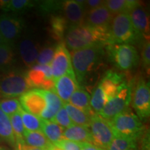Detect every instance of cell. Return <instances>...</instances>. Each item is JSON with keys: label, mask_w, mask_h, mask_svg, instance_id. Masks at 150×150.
Segmentation results:
<instances>
[{"label": "cell", "mask_w": 150, "mask_h": 150, "mask_svg": "<svg viewBox=\"0 0 150 150\" xmlns=\"http://www.w3.org/2000/svg\"><path fill=\"white\" fill-rule=\"evenodd\" d=\"M65 45L72 51L91 46L112 45L109 27H91L85 24L69 27L65 35Z\"/></svg>", "instance_id": "cell-1"}, {"label": "cell", "mask_w": 150, "mask_h": 150, "mask_svg": "<svg viewBox=\"0 0 150 150\" xmlns=\"http://www.w3.org/2000/svg\"><path fill=\"white\" fill-rule=\"evenodd\" d=\"M102 47H104L91 46L71 52V63L79 85L102 59L104 54Z\"/></svg>", "instance_id": "cell-2"}, {"label": "cell", "mask_w": 150, "mask_h": 150, "mask_svg": "<svg viewBox=\"0 0 150 150\" xmlns=\"http://www.w3.org/2000/svg\"><path fill=\"white\" fill-rule=\"evenodd\" d=\"M115 136L139 140L146 129L138 116L130 109L118 114L109 121Z\"/></svg>", "instance_id": "cell-3"}, {"label": "cell", "mask_w": 150, "mask_h": 150, "mask_svg": "<svg viewBox=\"0 0 150 150\" xmlns=\"http://www.w3.org/2000/svg\"><path fill=\"white\" fill-rule=\"evenodd\" d=\"M112 44L136 45L144 42L138 37L133 27L130 16L127 13L115 15L110 24Z\"/></svg>", "instance_id": "cell-4"}, {"label": "cell", "mask_w": 150, "mask_h": 150, "mask_svg": "<svg viewBox=\"0 0 150 150\" xmlns=\"http://www.w3.org/2000/svg\"><path fill=\"white\" fill-rule=\"evenodd\" d=\"M30 88L26 73L11 70L0 75V97L3 98L20 97Z\"/></svg>", "instance_id": "cell-5"}, {"label": "cell", "mask_w": 150, "mask_h": 150, "mask_svg": "<svg viewBox=\"0 0 150 150\" xmlns=\"http://www.w3.org/2000/svg\"><path fill=\"white\" fill-rule=\"evenodd\" d=\"M110 61L121 70H130L136 67L140 61L138 52L133 45L112 44L106 46Z\"/></svg>", "instance_id": "cell-6"}, {"label": "cell", "mask_w": 150, "mask_h": 150, "mask_svg": "<svg viewBox=\"0 0 150 150\" xmlns=\"http://www.w3.org/2000/svg\"><path fill=\"white\" fill-rule=\"evenodd\" d=\"M90 128L93 145L104 150H108L115 138L109 121L95 113L91 117Z\"/></svg>", "instance_id": "cell-7"}, {"label": "cell", "mask_w": 150, "mask_h": 150, "mask_svg": "<svg viewBox=\"0 0 150 150\" xmlns=\"http://www.w3.org/2000/svg\"><path fill=\"white\" fill-rule=\"evenodd\" d=\"M133 85L127 83L115 97L106 103L104 108L98 115L105 120L110 121L118 114L128 109L131 102Z\"/></svg>", "instance_id": "cell-8"}, {"label": "cell", "mask_w": 150, "mask_h": 150, "mask_svg": "<svg viewBox=\"0 0 150 150\" xmlns=\"http://www.w3.org/2000/svg\"><path fill=\"white\" fill-rule=\"evenodd\" d=\"M131 103L140 121L147 120L150 115V88L143 78L138 79L132 90Z\"/></svg>", "instance_id": "cell-9"}, {"label": "cell", "mask_w": 150, "mask_h": 150, "mask_svg": "<svg viewBox=\"0 0 150 150\" xmlns=\"http://www.w3.org/2000/svg\"><path fill=\"white\" fill-rule=\"evenodd\" d=\"M50 67L52 78L54 81L67 73L74 72L71 63L70 53L65 42H59L56 46Z\"/></svg>", "instance_id": "cell-10"}, {"label": "cell", "mask_w": 150, "mask_h": 150, "mask_svg": "<svg viewBox=\"0 0 150 150\" xmlns=\"http://www.w3.org/2000/svg\"><path fill=\"white\" fill-rule=\"evenodd\" d=\"M24 27V20L18 16L10 14L0 16V33L4 43L13 45L20 37Z\"/></svg>", "instance_id": "cell-11"}, {"label": "cell", "mask_w": 150, "mask_h": 150, "mask_svg": "<svg viewBox=\"0 0 150 150\" xmlns=\"http://www.w3.org/2000/svg\"><path fill=\"white\" fill-rule=\"evenodd\" d=\"M19 102L22 109L39 117L46 106L41 89H32L25 92L20 96Z\"/></svg>", "instance_id": "cell-12"}, {"label": "cell", "mask_w": 150, "mask_h": 150, "mask_svg": "<svg viewBox=\"0 0 150 150\" xmlns=\"http://www.w3.org/2000/svg\"><path fill=\"white\" fill-rule=\"evenodd\" d=\"M131 22L138 37L142 41L149 40V18L145 8L138 2L129 13Z\"/></svg>", "instance_id": "cell-13"}, {"label": "cell", "mask_w": 150, "mask_h": 150, "mask_svg": "<svg viewBox=\"0 0 150 150\" xmlns=\"http://www.w3.org/2000/svg\"><path fill=\"white\" fill-rule=\"evenodd\" d=\"M128 82L122 74L108 70L105 74L99 85L104 92L107 101L115 97L118 92Z\"/></svg>", "instance_id": "cell-14"}, {"label": "cell", "mask_w": 150, "mask_h": 150, "mask_svg": "<svg viewBox=\"0 0 150 150\" xmlns=\"http://www.w3.org/2000/svg\"><path fill=\"white\" fill-rule=\"evenodd\" d=\"M79 86L74 72H70L55 80L54 92L65 104L69 102L72 95Z\"/></svg>", "instance_id": "cell-15"}, {"label": "cell", "mask_w": 150, "mask_h": 150, "mask_svg": "<svg viewBox=\"0 0 150 150\" xmlns=\"http://www.w3.org/2000/svg\"><path fill=\"white\" fill-rule=\"evenodd\" d=\"M62 9L64 11V17L69 27L84 24L86 12L84 8L83 1H64Z\"/></svg>", "instance_id": "cell-16"}, {"label": "cell", "mask_w": 150, "mask_h": 150, "mask_svg": "<svg viewBox=\"0 0 150 150\" xmlns=\"http://www.w3.org/2000/svg\"><path fill=\"white\" fill-rule=\"evenodd\" d=\"M113 16L104 5L99 8L87 11L84 24L91 27H109Z\"/></svg>", "instance_id": "cell-17"}, {"label": "cell", "mask_w": 150, "mask_h": 150, "mask_svg": "<svg viewBox=\"0 0 150 150\" xmlns=\"http://www.w3.org/2000/svg\"><path fill=\"white\" fill-rule=\"evenodd\" d=\"M46 102L45 109L41 113L40 117L44 120H50L54 117L58 111L63 107V102L54 91H47L42 90Z\"/></svg>", "instance_id": "cell-18"}, {"label": "cell", "mask_w": 150, "mask_h": 150, "mask_svg": "<svg viewBox=\"0 0 150 150\" xmlns=\"http://www.w3.org/2000/svg\"><path fill=\"white\" fill-rule=\"evenodd\" d=\"M63 139L72 140L79 143L93 144L89 128L76 125H72L63 131Z\"/></svg>", "instance_id": "cell-19"}, {"label": "cell", "mask_w": 150, "mask_h": 150, "mask_svg": "<svg viewBox=\"0 0 150 150\" xmlns=\"http://www.w3.org/2000/svg\"><path fill=\"white\" fill-rule=\"evenodd\" d=\"M19 51L23 61L27 66L33 67L36 64L39 54L36 45L30 39H23L19 45Z\"/></svg>", "instance_id": "cell-20"}, {"label": "cell", "mask_w": 150, "mask_h": 150, "mask_svg": "<svg viewBox=\"0 0 150 150\" xmlns=\"http://www.w3.org/2000/svg\"><path fill=\"white\" fill-rule=\"evenodd\" d=\"M68 27V23L64 16L59 14H53L51 16L49 31L55 40L59 42H63Z\"/></svg>", "instance_id": "cell-21"}, {"label": "cell", "mask_w": 150, "mask_h": 150, "mask_svg": "<svg viewBox=\"0 0 150 150\" xmlns=\"http://www.w3.org/2000/svg\"><path fill=\"white\" fill-rule=\"evenodd\" d=\"M68 103L72 104L75 107L82 110L86 113L88 114L91 116L93 115L94 112L91 107V97L89 94L84 90L81 86L79 87L74 92L71 96Z\"/></svg>", "instance_id": "cell-22"}, {"label": "cell", "mask_w": 150, "mask_h": 150, "mask_svg": "<svg viewBox=\"0 0 150 150\" xmlns=\"http://www.w3.org/2000/svg\"><path fill=\"white\" fill-rule=\"evenodd\" d=\"M24 140L27 145L47 150L52 144L50 142L42 131H30L25 130L24 132Z\"/></svg>", "instance_id": "cell-23"}, {"label": "cell", "mask_w": 150, "mask_h": 150, "mask_svg": "<svg viewBox=\"0 0 150 150\" xmlns=\"http://www.w3.org/2000/svg\"><path fill=\"white\" fill-rule=\"evenodd\" d=\"M13 45L4 44L0 46V71L2 72L11 70L16 63Z\"/></svg>", "instance_id": "cell-24"}, {"label": "cell", "mask_w": 150, "mask_h": 150, "mask_svg": "<svg viewBox=\"0 0 150 150\" xmlns=\"http://www.w3.org/2000/svg\"><path fill=\"white\" fill-rule=\"evenodd\" d=\"M63 106L74 125L75 124L76 125L89 128L92 116L86 113L79 108L72 106L70 103H65L63 104Z\"/></svg>", "instance_id": "cell-25"}, {"label": "cell", "mask_w": 150, "mask_h": 150, "mask_svg": "<svg viewBox=\"0 0 150 150\" xmlns=\"http://www.w3.org/2000/svg\"><path fill=\"white\" fill-rule=\"evenodd\" d=\"M41 131L52 145L63 139L64 129L52 121L42 120Z\"/></svg>", "instance_id": "cell-26"}, {"label": "cell", "mask_w": 150, "mask_h": 150, "mask_svg": "<svg viewBox=\"0 0 150 150\" xmlns=\"http://www.w3.org/2000/svg\"><path fill=\"white\" fill-rule=\"evenodd\" d=\"M138 2L134 0H108L105 1V6L113 16L120 13L129 14Z\"/></svg>", "instance_id": "cell-27"}, {"label": "cell", "mask_w": 150, "mask_h": 150, "mask_svg": "<svg viewBox=\"0 0 150 150\" xmlns=\"http://www.w3.org/2000/svg\"><path fill=\"white\" fill-rule=\"evenodd\" d=\"M0 137L15 147L16 139L9 117L0 108Z\"/></svg>", "instance_id": "cell-28"}, {"label": "cell", "mask_w": 150, "mask_h": 150, "mask_svg": "<svg viewBox=\"0 0 150 150\" xmlns=\"http://www.w3.org/2000/svg\"><path fill=\"white\" fill-rule=\"evenodd\" d=\"M1 2V8L5 12L22 13L35 6V1L29 0H11Z\"/></svg>", "instance_id": "cell-29"}, {"label": "cell", "mask_w": 150, "mask_h": 150, "mask_svg": "<svg viewBox=\"0 0 150 150\" xmlns=\"http://www.w3.org/2000/svg\"><path fill=\"white\" fill-rule=\"evenodd\" d=\"M19 112L21 116L22 123H23L25 130L30 131H41L42 119L40 117L25 111L22 108Z\"/></svg>", "instance_id": "cell-30"}, {"label": "cell", "mask_w": 150, "mask_h": 150, "mask_svg": "<svg viewBox=\"0 0 150 150\" xmlns=\"http://www.w3.org/2000/svg\"><path fill=\"white\" fill-rule=\"evenodd\" d=\"M108 150H138V143L132 138L115 136Z\"/></svg>", "instance_id": "cell-31"}, {"label": "cell", "mask_w": 150, "mask_h": 150, "mask_svg": "<svg viewBox=\"0 0 150 150\" xmlns=\"http://www.w3.org/2000/svg\"><path fill=\"white\" fill-rule=\"evenodd\" d=\"M108 102L107 99L105 97L104 92L101 88L100 86H98L94 90L93 95L91 98V107L93 111L95 113L98 114L102 110Z\"/></svg>", "instance_id": "cell-32"}, {"label": "cell", "mask_w": 150, "mask_h": 150, "mask_svg": "<svg viewBox=\"0 0 150 150\" xmlns=\"http://www.w3.org/2000/svg\"><path fill=\"white\" fill-rule=\"evenodd\" d=\"M9 119L12 127L15 139H16V143L24 142V132L25 131L21 116L20 112H16L13 115H9Z\"/></svg>", "instance_id": "cell-33"}, {"label": "cell", "mask_w": 150, "mask_h": 150, "mask_svg": "<svg viewBox=\"0 0 150 150\" xmlns=\"http://www.w3.org/2000/svg\"><path fill=\"white\" fill-rule=\"evenodd\" d=\"M26 78H27L29 87L31 88H36V89L41 88L43 82L46 79H47L44 72L37 70L34 67H32L27 72H26Z\"/></svg>", "instance_id": "cell-34"}, {"label": "cell", "mask_w": 150, "mask_h": 150, "mask_svg": "<svg viewBox=\"0 0 150 150\" xmlns=\"http://www.w3.org/2000/svg\"><path fill=\"white\" fill-rule=\"evenodd\" d=\"M21 105L16 98H1L0 99V108L8 116L20 111Z\"/></svg>", "instance_id": "cell-35"}, {"label": "cell", "mask_w": 150, "mask_h": 150, "mask_svg": "<svg viewBox=\"0 0 150 150\" xmlns=\"http://www.w3.org/2000/svg\"><path fill=\"white\" fill-rule=\"evenodd\" d=\"M63 3L61 1H42L35 2V5H38V8L42 14H50L62 9Z\"/></svg>", "instance_id": "cell-36"}, {"label": "cell", "mask_w": 150, "mask_h": 150, "mask_svg": "<svg viewBox=\"0 0 150 150\" xmlns=\"http://www.w3.org/2000/svg\"><path fill=\"white\" fill-rule=\"evenodd\" d=\"M55 49V45L47 46L43 48L40 52H39L36 61L37 65H50V64H51L54 55Z\"/></svg>", "instance_id": "cell-37"}, {"label": "cell", "mask_w": 150, "mask_h": 150, "mask_svg": "<svg viewBox=\"0 0 150 150\" xmlns=\"http://www.w3.org/2000/svg\"><path fill=\"white\" fill-rule=\"evenodd\" d=\"M52 121L59 125L60 127H61L63 129H67L72 126V125H74L63 106L56 114V115L52 120Z\"/></svg>", "instance_id": "cell-38"}, {"label": "cell", "mask_w": 150, "mask_h": 150, "mask_svg": "<svg viewBox=\"0 0 150 150\" xmlns=\"http://www.w3.org/2000/svg\"><path fill=\"white\" fill-rule=\"evenodd\" d=\"M56 147L62 150H81L83 143H79L66 139H62L54 144Z\"/></svg>", "instance_id": "cell-39"}, {"label": "cell", "mask_w": 150, "mask_h": 150, "mask_svg": "<svg viewBox=\"0 0 150 150\" xmlns=\"http://www.w3.org/2000/svg\"><path fill=\"white\" fill-rule=\"evenodd\" d=\"M142 66L149 73L150 66V44L149 40H146L142 44Z\"/></svg>", "instance_id": "cell-40"}, {"label": "cell", "mask_w": 150, "mask_h": 150, "mask_svg": "<svg viewBox=\"0 0 150 150\" xmlns=\"http://www.w3.org/2000/svg\"><path fill=\"white\" fill-rule=\"evenodd\" d=\"M83 5L86 12H87V11L93 10V9L99 8V7L105 5V1H102V0H87V1H83Z\"/></svg>", "instance_id": "cell-41"}, {"label": "cell", "mask_w": 150, "mask_h": 150, "mask_svg": "<svg viewBox=\"0 0 150 150\" xmlns=\"http://www.w3.org/2000/svg\"><path fill=\"white\" fill-rule=\"evenodd\" d=\"M149 131L146 129L142 136L140 137V150H150Z\"/></svg>", "instance_id": "cell-42"}, {"label": "cell", "mask_w": 150, "mask_h": 150, "mask_svg": "<svg viewBox=\"0 0 150 150\" xmlns=\"http://www.w3.org/2000/svg\"><path fill=\"white\" fill-rule=\"evenodd\" d=\"M33 67L37 69V70H39L42 72H44V74H45V76L47 79H52V70L51 67H50V65H35Z\"/></svg>", "instance_id": "cell-43"}, {"label": "cell", "mask_w": 150, "mask_h": 150, "mask_svg": "<svg viewBox=\"0 0 150 150\" xmlns=\"http://www.w3.org/2000/svg\"><path fill=\"white\" fill-rule=\"evenodd\" d=\"M15 149L16 150H45L42 149H39V148L31 147V146L27 145V144L25 143V142L16 143V145H15Z\"/></svg>", "instance_id": "cell-44"}, {"label": "cell", "mask_w": 150, "mask_h": 150, "mask_svg": "<svg viewBox=\"0 0 150 150\" xmlns=\"http://www.w3.org/2000/svg\"><path fill=\"white\" fill-rule=\"evenodd\" d=\"M81 150H104L97 146L90 143H83Z\"/></svg>", "instance_id": "cell-45"}, {"label": "cell", "mask_w": 150, "mask_h": 150, "mask_svg": "<svg viewBox=\"0 0 150 150\" xmlns=\"http://www.w3.org/2000/svg\"><path fill=\"white\" fill-rule=\"evenodd\" d=\"M47 150H62V149H60V148H59V147H56L55 145H52L51 147H50V148H49V149H47Z\"/></svg>", "instance_id": "cell-46"}, {"label": "cell", "mask_w": 150, "mask_h": 150, "mask_svg": "<svg viewBox=\"0 0 150 150\" xmlns=\"http://www.w3.org/2000/svg\"><path fill=\"white\" fill-rule=\"evenodd\" d=\"M4 44V40H3V38L1 36V33H0V46L1 45Z\"/></svg>", "instance_id": "cell-47"}, {"label": "cell", "mask_w": 150, "mask_h": 150, "mask_svg": "<svg viewBox=\"0 0 150 150\" xmlns=\"http://www.w3.org/2000/svg\"><path fill=\"white\" fill-rule=\"evenodd\" d=\"M0 150H8V149L4 147H0Z\"/></svg>", "instance_id": "cell-48"}]
</instances>
